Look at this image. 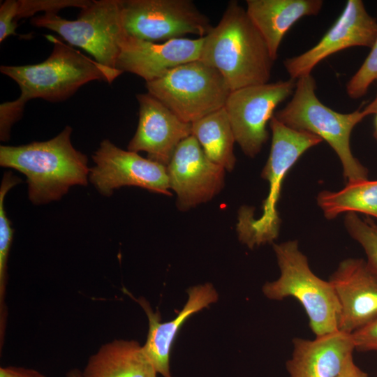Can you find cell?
<instances>
[{"instance_id": "6da1fadb", "label": "cell", "mask_w": 377, "mask_h": 377, "mask_svg": "<svg viewBox=\"0 0 377 377\" xmlns=\"http://www.w3.org/2000/svg\"><path fill=\"white\" fill-rule=\"evenodd\" d=\"M200 61L218 70L231 91L269 82L274 60L263 37L236 1L204 36Z\"/></svg>"}, {"instance_id": "7a4b0ae2", "label": "cell", "mask_w": 377, "mask_h": 377, "mask_svg": "<svg viewBox=\"0 0 377 377\" xmlns=\"http://www.w3.org/2000/svg\"><path fill=\"white\" fill-rule=\"evenodd\" d=\"M72 128L54 138L20 146L1 145L0 165L27 177L29 198L34 205L58 200L70 187L87 185L90 169L86 155L72 145Z\"/></svg>"}, {"instance_id": "3957f363", "label": "cell", "mask_w": 377, "mask_h": 377, "mask_svg": "<svg viewBox=\"0 0 377 377\" xmlns=\"http://www.w3.org/2000/svg\"><path fill=\"white\" fill-rule=\"evenodd\" d=\"M50 55L43 62L23 66L2 65L0 71L13 79L21 94L15 103L24 108L29 100L64 101L82 85L94 80L112 83L123 72L106 67L53 36Z\"/></svg>"}, {"instance_id": "277c9868", "label": "cell", "mask_w": 377, "mask_h": 377, "mask_svg": "<svg viewBox=\"0 0 377 377\" xmlns=\"http://www.w3.org/2000/svg\"><path fill=\"white\" fill-rule=\"evenodd\" d=\"M269 127L272 134L271 149L261 173L262 178L268 181L269 192L263 203L262 214L256 219L252 210L242 207L237 225L239 239L250 249L272 244L277 238L281 219L276 206L282 182L299 158L323 141L313 133L286 126L274 115L269 121Z\"/></svg>"}, {"instance_id": "5b68a950", "label": "cell", "mask_w": 377, "mask_h": 377, "mask_svg": "<svg viewBox=\"0 0 377 377\" xmlns=\"http://www.w3.org/2000/svg\"><path fill=\"white\" fill-rule=\"evenodd\" d=\"M273 249L280 276L263 285L264 295L276 301L287 297L297 300L304 308L316 337L338 331L340 306L330 282L321 279L311 270L297 241L273 243Z\"/></svg>"}, {"instance_id": "8992f818", "label": "cell", "mask_w": 377, "mask_h": 377, "mask_svg": "<svg viewBox=\"0 0 377 377\" xmlns=\"http://www.w3.org/2000/svg\"><path fill=\"white\" fill-rule=\"evenodd\" d=\"M316 89L311 74L297 79L291 100L274 117L291 128L313 133L325 140L339 156L348 182L368 179V170L353 156L350 147L353 128L365 117L362 110L337 112L318 99Z\"/></svg>"}, {"instance_id": "52a82bcc", "label": "cell", "mask_w": 377, "mask_h": 377, "mask_svg": "<svg viewBox=\"0 0 377 377\" xmlns=\"http://www.w3.org/2000/svg\"><path fill=\"white\" fill-rule=\"evenodd\" d=\"M147 92L179 119L193 123L223 108L231 92L221 73L200 60L146 82Z\"/></svg>"}, {"instance_id": "ba28073f", "label": "cell", "mask_w": 377, "mask_h": 377, "mask_svg": "<svg viewBox=\"0 0 377 377\" xmlns=\"http://www.w3.org/2000/svg\"><path fill=\"white\" fill-rule=\"evenodd\" d=\"M121 1H91L73 20L62 18L57 13H44L33 17L30 23L57 33L72 46L90 54L99 64L117 69L121 43L126 35L121 21Z\"/></svg>"}, {"instance_id": "9c48e42d", "label": "cell", "mask_w": 377, "mask_h": 377, "mask_svg": "<svg viewBox=\"0 0 377 377\" xmlns=\"http://www.w3.org/2000/svg\"><path fill=\"white\" fill-rule=\"evenodd\" d=\"M126 35L158 42L193 34L202 38L212 29L209 19L189 0H121Z\"/></svg>"}, {"instance_id": "30bf717a", "label": "cell", "mask_w": 377, "mask_h": 377, "mask_svg": "<svg viewBox=\"0 0 377 377\" xmlns=\"http://www.w3.org/2000/svg\"><path fill=\"white\" fill-rule=\"evenodd\" d=\"M297 80L289 78L243 87L232 91L224 108L235 141L246 156L253 158L269 138L267 123L276 108L290 96Z\"/></svg>"}, {"instance_id": "8fae6325", "label": "cell", "mask_w": 377, "mask_h": 377, "mask_svg": "<svg viewBox=\"0 0 377 377\" xmlns=\"http://www.w3.org/2000/svg\"><path fill=\"white\" fill-rule=\"evenodd\" d=\"M92 158L95 166L90 169L89 180L103 195L110 196L124 186L171 195L167 167L161 163L124 150L109 140L101 142Z\"/></svg>"}, {"instance_id": "7c38bea8", "label": "cell", "mask_w": 377, "mask_h": 377, "mask_svg": "<svg viewBox=\"0 0 377 377\" xmlns=\"http://www.w3.org/2000/svg\"><path fill=\"white\" fill-rule=\"evenodd\" d=\"M226 171L207 158L194 136L184 139L167 166L179 209L188 210L212 200L224 186Z\"/></svg>"}, {"instance_id": "4fadbf2b", "label": "cell", "mask_w": 377, "mask_h": 377, "mask_svg": "<svg viewBox=\"0 0 377 377\" xmlns=\"http://www.w3.org/2000/svg\"><path fill=\"white\" fill-rule=\"evenodd\" d=\"M377 38V21L361 0H348L336 22L318 43L306 52L283 61L290 78L310 75L327 57L351 47L371 48Z\"/></svg>"}, {"instance_id": "5bb4252c", "label": "cell", "mask_w": 377, "mask_h": 377, "mask_svg": "<svg viewBox=\"0 0 377 377\" xmlns=\"http://www.w3.org/2000/svg\"><path fill=\"white\" fill-rule=\"evenodd\" d=\"M328 281L340 306L339 331L351 334L377 318V274L367 261H341Z\"/></svg>"}, {"instance_id": "9a60e30c", "label": "cell", "mask_w": 377, "mask_h": 377, "mask_svg": "<svg viewBox=\"0 0 377 377\" xmlns=\"http://www.w3.org/2000/svg\"><path fill=\"white\" fill-rule=\"evenodd\" d=\"M139 120L127 149L145 151L147 158L168 166L178 145L191 135V124L179 119L149 93L136 96Z\"/></svg>"}, {"instance_id": "2e32d148", "label": "cell", "mask_w": 377, "mask_h": 377, "mask_svg": "<svg viewBox=\"0 0 377 377\" xmlns=\"http://www.w3.org/2000/svg\"><path fill=\"white\" fill-rule=\"evenodd\" d=\"M203 43L204 37L151 42L126 35L121 43L116 68L150 82L179 66L200 60Z\"/></svg>"}, {"instance_id": "e0dca14e", "label": "cell", "mask_w": 377, "mask_h": 377, "mask_svg": "<svg viewBox=\"0 0 377 377\" xmlns=\"http://www.w3.org/2000/svg\"><path fill=\"white\" fill-rule=\"evenodd\" d=\"M187 295L183 309L175 318L165 323L161 322L159 311H154L147 300L131 296L142 308L148 319V333L142 346L144 352L157 374L163 377H172L170 367V351L181 327L189 317L215 303L219 298L217 291L209 283L191 286L187 290Z\"/></svg>"}, {"instance_id": "ac0fdd59", "label": "cell", "mask_w": 377, "mask_h": 377, "mask_svg": "<svg viewBox=\"0 0 377 377\" xmlns=\"http://www.w3.org/2000/svg\"><path fill=\"white\" fill-rule=\"evenodd\" d=\"M286 362L289 377H334L353 357L350 334L336 331L315 339L294 338Z\"/></svg>"}, {"instance_id": "d6986e66", "label": "cell", "mask_w": 377, "mask_h": 377, "mask_svg": "<svg viewBox=\"0 0 377 377\" xmlns=\"http://www.w3.org/2000/svg\"><path fill=\"white\" fill-rule=\"evenodd\" d=\"M246 11L259 31L275 61L283 38L305 16L317 15L322 0H247Z\"/></svg>"}, {"instance_id": "ffe728a7", "label": "cell", "mask_w": 377, "mask_h": 377, "mask_svg": "<svg viewBox=\"0 0 377 377\" xmlns=\"http://www.w3.org/2000/svg\"><path fill=\"white\" fill-rule=\"evenodd\" d=\"M83 377H156L157 372L135 340L114 339L91 355L82 371Z\"/></svg>"}, {"instance_id": "44dd1931", "label": "cell", "mask_w": 377, "mask_h": 377, "mask_svg": "<svg viewBox=\"0 0 377 377\" xmlns=\"http://www.w3.org/2000/svg\"><path fill=\"white\" fill-rule=\"evenodd\" d=\"M191 135L196 138L211 161L226 171L233 170L236 141L224 107L191 123Z\"/></svg>"}, {"instance_id": "7402d4cb", "label": "cell", "mask_w": 377, "mask_h": 377, "mask_svg": "<svg viewBox=\"0 0 377 377\" xmlns=\"http://www.w3.org/2000/svg\"><path fill=\"white\" fill-rule=\"evenodd\" d=\"M317 202L328 219L343 212H360L377 218V180L348 182L339 191H321Z\"/></svg>"}, {"instance_id": "603a6c76", "label": "cell", "mask_w": 377, "mask_h": 377, "mask_svg": "<svg viewBox=\"0 0 377 377\" xmlns=\"http://www.w3.org/2000/svg\"><path fill=\"white\" fill-rule=\"evenodd\" d=\"M88 0H6L0 6V42L15 31L19 20L29 17L38 12L57 13L68 7L84 8L91 3Z\"/></svg>"}, {"instance_id": "cb8c5ba5", "label": "cell", "mask_w": 377, "mask_h": 377, "mask_svg": "<svg viewBox=\"0 0 377 377\" xmlns=\"http://www.w3.org/2000/svg\"><path fill=\"white\" fill-rule=\"evenodd\" d=\"M344 223L351 237L363 248L367 264L377 274V224L369 217L361 219L354 212L347 213Z\"/></svg>"}, {"instance_id": "d4e9b609", "label": "cell", "mask_w": 377, "mask_h": 377, "mask_svg": "<svg viewBox=\"0 0 377 377\" xmlns=\"http://www.w3.org/2000/svg\"><path fill=\"white\" fill-rule=\"evenodd\" d=\"M374 80H377V47H372L360 68L348 82L346 93L351 98H360Z\"/></svg>"}, {"instance_id": "484cf974", "label": "cell", "mask_w": 377, "mask_h": 377, "mask_svg": "<svg viewBox=\"0 0 377 377\" xmlns=\"http://www.w3.org/2000/svg\"><path fill=\"white\" fill-rule=\"evenodd\" d=\"M355 350L377 352V318L350 334Z\"/></svg>"}, {"instance_id": "4316f807", "label": "cell", "mask_w": 377, "mask_h": 377, "mask_svg": "<svg viewBox=\"0 0 377 377\" xmlns=\"http://www.w3.org/2000/svg\"><path fill=\"white\" fill-rule=\"evenodd\" d=\"M0 377H46L38 371L22 367L9 366L0 368Z\"/></svg>"}, {"instance_id": "83f0119b", "label": "cell", "mask_w": 377, "mask_h": 377, "mask_svg": "<svg viewBox=\"0 0 377 377\" xmlns=\"http://www.w3.org/2000/svg\"><path fill=\"white\" fill-rule=\"evenodd\" d=\"M334 377H369L367 372L361 369L351 357L341 371Z\"/></svg>"}, {"instance_id": "f1b7e54d", "label": "cell", "mask_w": 377, "mask_h": 377, "mask_svg": "<svg viewBox=\"0 0 377 377\" xmlns=\"http://www.w3.org/2000/svg\"><path fill=\"white\" fill-rule=\"evenodd\" d=\"M362 112L365 117L377 113V94L375 98L362 110Z\"/></svg>"}, {"instance_id": "f546056e", "label": "cell", "mask_w": 377, "mask_h": 377, "mask_svg": "<svg viewBox=\"0 0 377 377\" xmlns=\"http://www.w3.org/2000/svg\"><path fill=\"white\" fill-rule=\"evenodd\" d=\"M66 377H83V376H82V371L80 369L77 368H74L69 370L67 372Z\"/></svg>"}, {"instance_id": "4dcf8cb0", "label": "cell", "mask_w": 377, "mask_h": 377, "mask_svg": "<svg viewBox=\"0 0 377 377\" xmlns=\"http://www.w3.org/2000/svg\"><path fill=\"white\" fill-rule=\"evenodd\" d=\"M374 138L377 140V113L375 114V121H374Z\"/></svg>"}, {"instance_id": "1f68e13d", "label": "cell", "mask_w": 377, "mask_h": 377, "mask_svg": "<svg viewBox=\"0 0 377 377\" xmlns=\"http://www.w3.org/2000/svg\"><path fill=\"white\" fill-rule=\"evenodd\" d=\"M373 47H377V38L376 39V41H375L374 45Z\"/></svg>"}]
</instances>
